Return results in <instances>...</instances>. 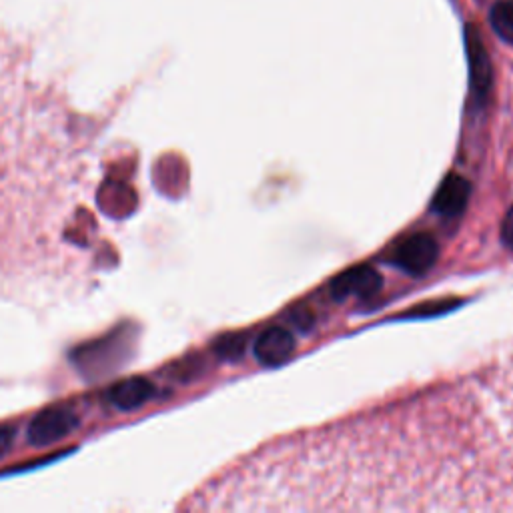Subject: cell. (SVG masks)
Wrapping results in <instances>:
<instances>
[{
  "label": "cell",
  "instance_id": "cell-1",
  "mask_svg": "<svg viewBox=\"0 0 513 513\" xmlns=\"http://www.w3.org/2000/svg\"><path fill=\"white\" fill-rule=\"evenodd\" d=\"M79 415L67 405H53L41 411L29 425V443L35 447H49L69 437L79 427Z\"/></svg>",
  "mask_w": 513,
  "mask_h": 513
},
{
  "label": "cell",
  "instance_id": "cell-2",
  "mask_svg": "<svg viewBox=\"0 0 513 513\" xmlns=\"http://www.w3.org/2000/svg\"><path fill=\"white\" fill-rule=\"evenodd\" d=\"M439 257V245L429 233H415L405 239L393 255V263L409 275H425Z\"/></svg>",
  "mask_w": 513,
  "mask_h": 513
},
{
  "label": "cell",
  "instance_id": "cell-3",
  "mask_svg": "<svg viewBox=\"0 0 513 513\" xmlns=\"http://www.w3.org/2000/svg\"><path fill=\"white\" fill-rule=\"evenodd\" d=\"M381 285H383V279L377 269H373L371 265H357L343 271L331 281V293L339 301L349 297L367 299L377 295Z\"/></svg>",
  "mask_w": 513,
  "mask_h": 513
},
{
  "label": "cell",
  "instance_id": "cell-4",
  "mask_svg": "<svg viewBox=\"0 0 513 513\" xmlns=\"http://www.w3.org/2000/svg\"><path fill=\"white\" fill-rule=\"evenodd\" d=\"M465 51H467V65H469V85L471 93L477 101H483L491 89V61L481 43L479 33L473 27L465 29Z\"/></svg>",
  "mask_w": 513,
  "mask_h": 513
},
{
  "label": "cell",
  "instance_id": "cell-5",
  "mask_svg": "<svg viewBox=\"0 0 513 513\" xmlns=\"http://www.w3.org/2000/svg\"><path fill=\"white\" fill-rule=\"evenodd\" d=\"M293 349H295V339L283 327L265 329L253 345V353L257 361L267 367H277L285 363L291 357Z\"/></svg>",
  "mask_w": 513,
  "mask_h": 513
},
{
  "label": "cell",
  "instance_id": "cell-6",
  "mask_svg": "<svg viewBox=\"0 0 513 513\" xmlns=\"http://www.w3.org/2000/svg\"><path fill=\"white\" fill-rule=\"evenodd\" d=\"M469 195H471V185L459 175H449L439 185L431 201V209L443 217H457L465 209Z\"/></svg>",
  "mask_w": 513,
  "mask_h": 513
},
{
  "label": "cell",
  "instance_id": "cell-7",
  "mask_svg": "<svg viewBox=\"0 0 513 513\" xmlns=\"http://www.w3.org/2000/svg\"><path fill=\"white\" fill-rule=\"evenodd\" d=\"M155 395V385L145 377H129L109 391V401L121 411L143 407Z\"/></svg>",
  "mask_w": 513,
  "mask_h": 513
},
{
  "label": "cell",
  "instance_id": "cell-8",
  "mask_svg": "<svg viewBox=\"0 0 513 513\" xmlns=\"http://www.w3.org/2000/svg\"><path fill=\"white\" fill-rule=\"evenodd\" d=\"M489 23L495 35L513 45V0H501L489 13Z\"/></svg>",
  "mask_w": 513,
  "mask_h": 513
},
{
  "label": "cell",
  "instance_id": "cell-9",
  "mask_svg": "<svg viewBox=\"0 0 513 513\" xmlns=\"http://www.w3.org/2000/svg\"><path fill=\"white\" fill-rule=\"evenodd\" d=\"M245 351V339L239 335H227L217 343V353L225 359H237Z\"/></svg>",
  "mask_w": 513,
  "mask_h": 513
},
{
  "label": "cell",
  "instance_id": "cell-10",
  "mask_svg": "<svg viewBox=\"0 0 513 513\" xmlns=\"http://www.w3.org/2000/svg\"><path fill=\"white\" fill-rule=\"evenodd\" d=\"M15 437H17L15 425H7V423L0 425V457H5L13 449Z\"/></svg>",
  "mask_w": 513,
  "mask_h": 513
},
{
  "label": "cell",
  "instance_id": "cell-11",
  "mask_svg": "<svg viewBox=\"0 0 513 513\" xmlns=\"http://www.w3.org/2000/svg\"><path fill=\"white\" fill-rule=\"evenodd\" d=\"M501 239L503 243L513 249V207L507 211L505 219H503V225H501Z\"/></svg>",
  "mask_w": 513,
  "mask_h": 513
}]
</instances>
